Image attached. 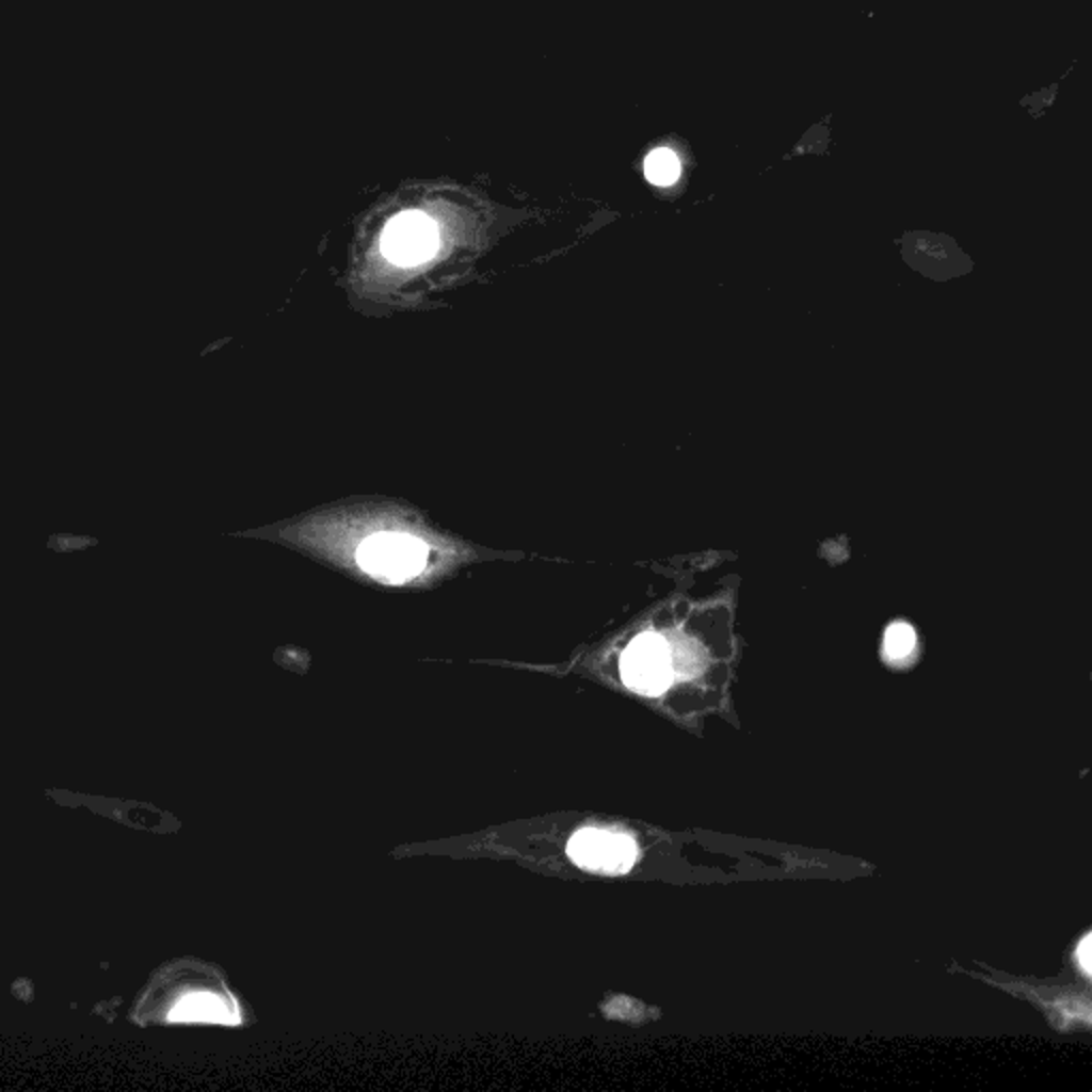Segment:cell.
Segmentation results:
<instances>
[{"instance_id": "1", "label": "cell", "mask_w": 1092, "mask_h": 1092, "mask_svg": "<svg viewBox=\"0 0 1092 1092\" xmlns=\"http://www.w3.org/2000/svg\"><path fill=\"white\" fill-rule=\"evenodd\" d=\"M360 567L386 582H401L416 576L427 561L420 540L403 533H375L358 548Z\"/></svg>"}, {"instance_id": "2", "label": "cell", "mask_w": 1092, "mask_h": 1092, "mask_svg": "<svg viewBox=\"0 0 1092 1092\" xmlns=\"http://www.w3.org/2000/svg\"><path fill=\"white\" fill-rule=\"evenodd\" d=\"M567 855L584 870L621 874L627 872L636 862L638 847L627 834L584 828L569 838Z\"/></svg>"}, {"instance_id": "3", "label": "cell", "mask_w": 1092, "mask_h": 1092, "mask_svg": "<svg viewBox=\"0 0 1092 1092\" xmlns=\"http://www.w3.org/2000/svg\"><path fill=\"white\" fill-rule=\"evenodd\" d=\"M623 682L644 695H659L672 680L670 651L661 636L640 633L621 657Z\"/></svg>"}, {"instance_id": "4", "label": "cell", "mask_w": 1092, "mask_h": 1092, "mask_svg": "<svg viewBox=\"0 0 1092 1092\" xmlns=\"http://www.w3.org/2000/svg\"><path fill=\"white\" fill-rule=\"evenodd\" d=\"M437 250L435 222L420 211H405L388 222L382 235V252L390 262L416 264Z\"/></svg>"}, {"instance_id": "5", "label": "cell", "mask_w": 1092, "mask_h": 1092, "mask_svg": "<svg viewBox=\"0 0 1092 1092\" xmlns=\"http://www.w3.org/2000/svg\"><path fill=\"white\" fill-rule=\"evenodd\" d=\"M168 1017L171 1019H196V1022H222V1024L237 1022L235 1007L209 992L190 994V996L181 998L173 1007Z\"/></svg>"}, {"instance_id": "6", "label": "cell", "mask_w": 1092, "mask_h": 1092, "mask_svg": "<svg viewBox=\"0 0 1092 1092\" xmlns=\"http://www.w3.org/2000/svg\"><path fill=\"white\" fill-rule=\"evenodd\" d=\"M646 179L655 186H670L680 175V162L670 149H655L644 162Z\"/></svg>"}, {"instance_id": "7", "label": "cell", "mask_w": 1092, "mask_h": 1092, "mask_svg": "<svg viewBox=\"0 0 1092 1092\" xmlns=\"http://www.w3.org/2000/svg\"><path fill=\"white\" fill-rule=\"evenodd\" d=\"M915 646V631L909 623H894L885 631V655L889 659L906 657Z\"/></svg>"}, {"instance_id": "8", "label": "cell", "mask_w": 1092, "mask_h": 1092, "mask_svg": "<svg viewBox=\"0 0 1092 1092\" xmlns=\"http://www.w3.org/2000/svg\"><path fill=\"white\" fill-rule=\"evenodd\" d=\"M1079 962H1081L1086 973L1092 970V966H1090V934H1086L1081 938V943H1079Z\"/></svg>"}]
</instances>
